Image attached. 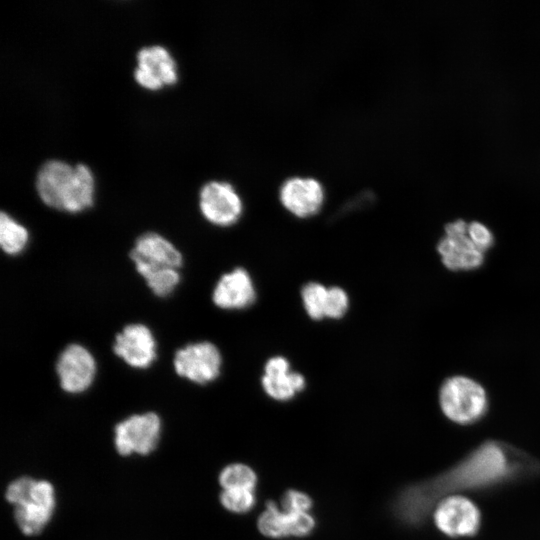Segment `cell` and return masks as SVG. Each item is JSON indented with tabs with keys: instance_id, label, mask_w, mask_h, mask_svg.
Returning <instances> with one entry per match:
<instances>
[{
	"instance_id": "obj_1",
	"label": "cell",
	"mask_w": 540,
	"mask_h": 540,
	"mask_svg": "<svg viewBox=\"0 0 540 540\" xmlns=\"http://www.w3.org/2000/svg\"><path fill=\"white\" fill-rule=\"evenodd\" d=\"M507 473L508 461L503 449L496 443H486L438 479L404 490L395 501L394 511L400 519L417 523L440 494L488 485Z\"/></svg>"
},
{
	"instance_id": "obj_2",
	"label": "cell",
	"mask_w": 540,
	"mask_h": 540,
	"mask_svg": "<svg viewBox=\"0 0 540 540\" xmlns=\"http://www.w3.org/2000/svg\"><path fill=\"white\" fill-rule=\"evenodd\" d=\"M36 189L46 205L70 213L90 207L94 200L93 174L84 164L45 162L37 174Z\"/></svg>"
},
{
	"instance_id": "obj_3",
	"label": "cell",
	"mask_w": 540,
	"mask_h": 540,
	"mask_svg": "<svg viewBox=\"0 0 540 540\" xmlns=\"http://www.w3.org/2000/svg\"><path fill=\"white\" fill-rule=\"evenodd\" d=\"M6 499L15 505V518L26 535L39 533L49 521L54 507L53 486L47 481L21 477L7 488Z\"/></svg>"
},
{
	"instance_id": "obj_4",
	"label": "cell",
	"mask_w": 540,
	"mask_h": 540,
	"mask_svg": "<svg viewBox=\"0 0 540 540\" xmlns=\"http://www.w3.org/2000/svg\"><path fill=\"white\" fill-rule=\"evenodd\" d=\"M439 399L445 416L459 424L478 420L487 409L484 388L466 376L448 378L441 386Z\"/></svg>"
},
{
	"instance_id": "obj_5",
	"label": "cell",
	"mask_w": 540,
	"mask_h": 540,
	"mask_svg": "<svg viewBox=\"0 0 540 540\" xmlns=\"http://www.w3.org/2000/svg\"><path fill=\"white\" fill-rule=\"evenodd\" d=\"M173 364L179 376L197 384H206L219 376L222 357L214 344L204 341L177 350Z\"/></svg>"
},
{
	"instance_id": "obj_6",
	"label": "cell",
	"mask_w": 540,
	"mask_h": 540,
	"mask_svg": "<svg viewBox=\"0 0 540 540\" xmlns=\"http://www.w3.org/2000/svg\"><path fill=\"white\" fill-rule=\"evenodd\" d=\"M161 422L157 414L133 415L115 427V446L121 455L148 454L157 445Z\"/></svg>"
},
{
	"instance_id": "obj_7",
	"label": "cell",
	"mask_w": 540,
	"mask_h": 540,
	"mask_svg": "<svg viewBox=\"0 0 540 540\" xmlns=\"http://www.w3.org/2000/svg\"><path fill=\"white\" fill-rule=\"evenodd\" d=\"M200 210L212 224L229 226L242 214V200L234 187L224 181H210L200 191Z\"/></svg>"
},
{
	"instance_id": "obj_8",
	"label": "cell",
	"mask_w": 540,
	"mask_h": 540,
	"mask_svg": "<svg viewBox=\"0 0 540 540\" xmlns=\"http://www.w3.org/2000/svg\"><path fill=\"white\" fill-rule=\"evenodd\" d=\"M56 372L61 388L68 393H81L93 383L96 362L91 352L80 344L68 345L59 355Z\"/></svg>"
},
{
	"instance_id": "obj_9",
	"label": "cell",
	"mask_w": 540,
	"mask_h": 540,
	"mask_svg": "<svg viewBox=\"0 0 540 540\" xmlns=\"http://www.w3.org/2000/svg\"><path fill=\"white\" fill-rule=\"evenodd\" d=\"M440 531L448 536H471L480 525V513L469 499L452 496L442 500L434 513Z\"/></svg>"
},
{
	"instance_id": "obj_10",
	"label": "cell",
	"mask_w": 540,
	"mask_h": 540,
	"mask_svg": "<svg viewBox=\"0 0 540 540\" xmlns=\"http://www.w3.org/2000/svg\"><path fill=\"white\" fill-rule=\"evenodd\" d=\"M113 350L129 366L144 369L156 358V341L144 324H129L116 335Z\"/></svg>"
},
{
	"instance_id": "obj_11",
	"label": "cell",
	"mask_w": 540,
	"mask_h": 540,
	"mask_svg": "<svg viewBox=\"0 0 540 540\" xmlns=\"http://www.w3.org/2000/svg\"><path fill=\"white\" fill-rule=\"evenodd\" d=\"M137 61L134 77L142 87L155 90L177 81L176 63L166 48L144 47L138 51Z\"/></svg>"
},
{
	"instance_id": "obj_12",
	"label": "cell",
	"mask_w": 540,
	"mask_h": 540,
	"mask_svg": "<svg viewBox=\"0 0 540 540\" xmlns=\"http://www.w3.org/2000/svg\"><path fill=\"white\" fill-rule=\"evenodd\" d=\"M257 527L264 536L270 538L303 537L313 531L315 519L308 512L280 510L274 501H269L258 518Z\"/></svg>"
},
{
	"instance_id": "obj_13",
	"label": "cell",
	"mask_w": 540,
	"mask_h": 540,
	"mask_svg": "<svg viewBox=\"0 0 540 540\" xmlns=\"http://www.w3.org/2000/svg\"><path fill=\"white\" fill-rule=\"evenodd\" d=\"M280 200L295 216L309 217L320 210L324 201V189L312 177H291L280 188Z\"/></svg>"
},
{
	"instance_id": "obj_14",
	"label": "cell",
	"mask_w": 540,
	"mask_h": 540,
	"mask_svg": "<svg viewBox=\"0 0 540 540\" xmlns=\"http://www.w3.org/2000/svg\"><path fill=\"white\" fill-rule=\"evenodd\" d=\"M216 306L226 310L244 309L254 303L256 291L249 273L243 268L221 276L213 294Z\"/></svg>"
},
{
	"instance_id": "obj_15",
	"label": "cell",
	"mask_w": 540,
	"mask_h": 540,
	"mask_svg": "<svg viewBox=\"0 0 540 540\" xmlns=\"http://www.w3.org/2000/svg\"><path fill=\"white\" fill-rule=\"evenodd\" d=\"M261 384L270 398L287 401L304 389L305 379L300 373L290 370L286 358L275 356L266 362Z\"/></svg>"
},
{
	"instance_id": "obj_16",
	"label": "cell",
	"mask_w": 540,
	"mask_h": 540,
	"mask_svg": "<svg viewBox=\"0 0 540 540\" xmlns=\"http://www.w3.org/2000/svg\"><path fill=\"white\" fill-rule=\"evenodd\" d=\"M130 258L134 263L175 269L180 268L183 263L179 250L166 238L154 232L142 234L137 238L130 252Z\"/></svg>"
},
{
	"instance_id": "obj_17",
	"label": "cell",
	"mask_w": 540,
	"mask_h": 540,
	"mask_svg": "<svg viewBox=\"0 0 540 540\" xmlns=\"http://www.w3.org/2000/svg\"><path fill=\"white\" fill-rule=\"evenodd\" d=\"M437 250L443 264L454 271L478 268L484 260L483 252L475 247L468 234L445 235L439 241Z\"/></svg>"
},
{
	"instance_id": "obj_18",
	"label": "cell",
	"mask_w": 540,
	"mask_h": 540,
	"mask_svg": "<svg viewBox=\"0 0 540 540\" xmlns=\"http://www.w3.org/2000/svg\"><path fill=\"white\" fill-rule=\"evenodd\" d=\"M137 272L144 278L151 291L160 297L170 295L180 282L178 269L134 263Z\"/></svg>"
},
{
	"instance_id": "obj_19",
	"label": "cell",
	"mask_w": 540,
	"mask_h": 540,
	"mask_svg": "<svg viewBox=\"0 0 540 540\" xmlns=\"http://www.w3.org/2000/svg\"><path fill=\"white\" fill-rule=\"evenodd\" d=\"M27 229L5 212L0 214V244L8 255L20 254L27 246Z\"/></svg>"
},
{
	"instance_id": "obj_20",
	"label": "cell",
	"mask_w": 540,
	"mask_h": 540,
	"mask_svg": "<svg viewBox=\"0 0 540 540\" xmlns=\"http://www.w3.org/2000/svg\"><path fill=\"white\" fill-rule=\"evenodd\" d=\"M219 483L223 489L255 490L257 485V475L255 471L246 464H230L221 471Z\"/></svg>"
},
{
	"instance_id": "obj_21",
	"label": "cell",
	"mask_w": 540,
	"mask_h": 540,
	"mask_svg": "<svg viewBox=\"0 0 540 540\" xmlns=\"http://www.w3.org/2000/svg\"><path fill=\"white\" fill-rule=\"evenodd\" d=\"M328 288L317 282L307 283L301 291L304 309L310 318H325Z\"/></svg>"
},
{
	"instance_id": "obj_22",
	"label": "cell",
	"mask_w": 540,
	"mask_h": 540,
	"mask_svg": "<svg viewBox=\"0 0 540 540\" xmlns=\"http://www.w3.org/2000/svg\"><path fill=\"white\" fill-rule=\"evenodd\" d=\"M220 502L225 509L233 513L249 512L256 503L254 490L250 489H223Z\"/></svg>"
},
{
	"instance_id": "obj_23",
	"label": "cell",
	"mask_w": 540,
	"mask_h": 540,
	"mask_svg": "<svg viewBox=\"0 0 540 540\" xmlns=\"http://www.w3.org/2000/svg\"><path fill=\"white\" fill-rule=\"evenodd\" d=\"M349 306L346 292L340 287L328 288L325 317L339 319L344 316Z\"/></svg>"
},
{
	"instance_id": "obj_24",
	"label": "cell",
	"mask_w": 540,
	"mask_h": 540,
	"mask_svg": "<svg viewBox=\"0 0 540 540\" xmlns=\"http://www.w3.org/2000/svg\"><path fill=\"white\" fill-rule=\"evenodd\" d=\"M283 511L307 512L311 509L312 499L304 492L290 489L285 492L281 500Z\"/></svg>"
},
{
	"instance_id": "obj_25",
	"label": "cell",
	"mask_w": 540,
	"mask_h": 540,
	"mask_svg": "<svg viewBox=\"0 0 540 540\" xmlns=\"http://www.w3.org/2000/svg\"><path fill=\"white\" fill-rule=\"evenodd\" d=\"M467 234L475 247L482 252L490 248L493 243L491 231L487 226L478 221H473L468 224Z\"/></svg>"
}]
</instances>
